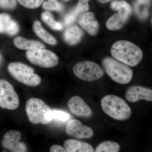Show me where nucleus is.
Wrapping results in <instances>:
<instances>
[{
  "label": "nucleus",
  "instance_id": "nucleus-1",
  "mask_svg": "<svg viewBox=\"0 0 152 152\" xmlns=\"http://www.w3.org/2000/svg\"><path fill=\"white\" fill-rule=\"evenodd\" d=\"M111 53L116 59L130 66H136L143 58L142 50L135 44L129 41L121 40L112 46Z\"/></svg>",
  "mask_w": 152,
  "mask_h": 152
},
{
  "label": "nucleus",
  "instance_id": "nucleus-2",
  "mask_svg": "<svg viewBox=\"0 0 152 152\" xmlns=\"http://www.w3.org/2000/svg\"><path fill=\"white\" fill-rule=\"evenodd\" d=\"M104 113L114 119L124 121L130 118L132 110L126 101L116 95H106L101 101Z\"/></svg>",
  "mask_w": 152,
  "mask_h": 152
},
{
  "label": "nucleus",
  "instance_id": "nucleus-3",
  "mask_svg": "<svg viewBox=\"0 0 152 152\" xmlns=\"http://www.w3.org/2000/svg\"><path fill=\"white\" fill-rule=\"evenodd\" d=\"M102 65L108 75L117 83L127 84L132 79V69L118 60L106 57L103 60Z\"/></svg>",
  "mask_w": 152,
  "mask_h": 152
},
{
  "label": "nucleus",
  "instance_id": "nucleus-4",
  "mask_svg": "<svg viewBox=\"0 0 152 152\" xmlns=\"http://www.w3.org/2000/svg\"><path fill=\"white\" fill-rule=\"evenodd\" d=\"M26 110L28 118L33 124H48L53 120L50 116L51 109L40 99L33 98L28 100Z\"/></svg>",
  "mask_w": 152,
  "mask_h": 152
},
{
  "label": "nucleus",
  "instance_id": "nucleus-5",
  "mask_svg": "<svg viewBox=\"0 0 152 152\" xmlns=\"http://www.w3.org/2000/svg\"><path fill=\"white\" fill-rule=\"evenodd\" d=\"M8 70L14 79L28 86L36 87L40 84V77L35 73L32 68L23 63H11Z\"/></svg>",
  "mask_w": 152,
  "mask_h": 152
},
{
  "label": "nucleus",
  "instance_id": "nucleus-6",
  "mask_svg": "<svg viewBox=\"0 0 152 152\" xmlns=\"http://www.w3.org/2000/svg\"><path fill=\"white\" fill-rule=\"evenodd\" d=\"M74 75L82 80L92 82L102 77L103 71L96 63L90 61H83L77 63L74 66Z\"/></svg>",
  "mask_w": 152,
  "mask_h": 152
},
{
  "label": "nucleus",
  "instance_id": "nucleus-7",
  "mask_svg": "<svg viewBox=\"0 0 152 152\" xmlns=\"http://www.w3.org/2000/svg\"><path fill=\"white\" fill-rule=\"evenodd\" d=\"M26 56L30 62L42 68L54 67L59 62L58 58L55 53L44 48L28 51Z\"/></svg>",
  "mask_w": 152,
  "mask_h": 152
},
{
  "label": "nucleus",
  "instance_id": "nucleus-8",
  "mask_svg": "<svg viewBox=\"0 0 152 152\" xmlns=\"http://www.w3.org/2000/svg\"><path fill=\"white\" fill-rule=\"evenodd\" d=\"M20 101L13 87L7 81L0 80V107L9 110L18 107Z\"/></svg>",
  "mask_w": 152,
  "mask_h": 152
},
{
  "label": "nucleus",
  "instance_id": "nucleus-9",
  "mask_svg": "<svg viewBox=\"0 0 152 152\" xmlns=\"http://www.w3.org/2000/svg\"><path fill=\"white\" fill-rule=\"evenodd\" d=\"M113 10L117 11V13L112 16L106 23L107 28L111 31L119 30L122 28L132 12L130 6L125 2L118 3L114 7Z\"/></svg>",
  "mask_w": 152,
  "mask_h": 152
},
{
  "label": "nucleus",
  "instance_id": "nucleus-10",
  "mask_svg": "<svg viewBox=\"0 0 152 152\" xmlns=\"http://www.w3.org/2000/svg\"><path fill=\"white\" fill-rule=\"evenodd\" d=\"M21 134L19 131L10 130L5 134L2 141L3 148L11 152H27V148L24 143L20 142Z\"/></svg>",
  "mask_w": 152,
  "mask_h": 152
},
{
  "label": "nucleus",
  "instance_id": "nucleus-11",
  "mask_svg": "<svg viewBox=\"0 0 152 152\" xmlns=\"http://www.w3.org/2000/svg\"><path fill=\"white\" fill-rule=\"evenodd\" d=\"M66 133L68 136L78 139H88L94 135L93 130L88 126L83 124L79 120H71L67 124Z\"/></svg>",
  "mask_w": 152,
  "mask_h": 152
},
{
  "label": "nucleus",
  "instance_id": "nucleus-12",
  "mask_svg": "<svg viewBox=\"0 0 152 152\" xmlns=\"http://www.w3.org/2000/svg\"><path fill=\"white\" fill-rule=\"evenodd\" d=\"M67 105L71 113L77 116L89 118L92 110L83 99L79 96H74L68 101Z\"/></svg>",
  "mask_w": 152,
  "mask_h": 152
},
{
  "label": "nucleus",
  "instance_id": "nucleus-13",
  "mask_svg": "<svg viewBox=\"0 0 152 152\" xmlns=\"http://www.w3.org/2000/svg\"><path fill=\"white\" fill-rule=\"evenodd\" d=\"M125 97L131 103L137 102L141 100L152 102V90L140 86H133L127 90Z\"/></svg>",
  "mask_w": 152,
  "mask_h": 152
},
{
  "label": "nucleus",
  "instance_id": "nucleus-14",
  "mask_svg": "<svg viewBox=\"0 0 152 152\" xmlns=\"http://www.w3.org/2000/svg\"><path fill=\"white\" fill-rule=\"evenodd\" d=\"M79 23L91 35L95 36L97 34L99 24L92 13L88 12L83 14L80 18Z\"/></svg>",
  "mask_w": 152,
  "mask_h": 152
},
{
  "label": "nucleus",
  "instance_id": "nucleus-15",
  "mask_svg": "<svg viewBox=\"0 0 152 152\" xmlns=\"http://www.w3.org/2000/svg\"><path fill=\"white\" fill-rule=\"evenodd\" d=\"M19 30L18 25L9 15L0 14V33H6L13 36L16 34Z\"/></svg>",
  "mask_w": 152,
  "mask_h": 152
},
{
  "label": "nucleus",
  "instance_id": "nucleus-16",
  "mask_svg": "<svg viewBox=\"0 0 152 152\" xmlns=\"http://www.w3.org/2000/svg\"><path fill=\"white\" fill-rule=\"evenodd\" d=\"M64 146L68 152H95L94 148L91 144L77 140H67L65 142Z\"/></svg>",
  "mask_w": 152,
  "mask_h": 152
},
{
  "label": "nucleus",
  "instance_id": "nucleus-17",
  "mask_svg": "<svg viewBox=\"0 0 152 152\" xmlns=\"http://www.w3.org/2000/svg\"><path fill=\"white\" fill-rule=\"evenodd\" d=\"M13 42L15 46L22 50H32L37 49H43L45 48L43 44L38 41L26 39L20 37L15 38Z\"/></svg>",
  "mask_w": 152,
  "mask_h": 152
},
{
  "label": "nucleus",
  "instance_id": "nucleus-18",
  "mask_svg": "<svg viewBox=\"0 0 152 152\" xmlns=\"http://www.w3.org/2000/svg\"><path fill=\"white\" fill-rule=\"evenodd\" d=\"M82 30L77 26H72L68 28L65 32V40L70 45H75L78 42L83 36Z\"/></svg>",
  "mask_w": 152,
  "mask_h": 152
},
{
  "label": "nucleus",
  "instance_id": "nucleus-19",
  "mask_svg": "<svg viewBox=\"0 0 152 152\" xmlns=\"http://www.w3.org/2000/svg\"><path fill=\"white\" fill-rule=\"evenodd\" d=\"M33 29L37 36L47 44L52 45H56V39L44 28L40 22L38 21L35 22L33 25Z\"/></svg>",
  "mask_w": 152,
  "mask_h": 152
},
{
  "label": "nucleus",
  "instance_id": "nucleus-20",
  "mask_svg": "<svg viewBox=\"0 0 152 152\" xmlns=\"http://www.w3.org/2000/svg\"><path fill=\"white\" fill-rule=\"evenodd\" d=\"M89 10L88 3H81L79 2L77 6L66 15L64 19L66 25L72 23L80 14L86 12Z\"/></svg>",
  "mask_w": 152,
  "mask_h": 152
},
{
  "label": "nucleus",
  "instance_id": "nucleus-21",
  "mask_svg": "<svg viewBox=\"0 0 152 152\" xmlns=\"http://www.w3.org/2000/svg\"><path fill=\"white\" fill-rule=\"evenodd\" d=\"M150 0H137L134 6L136 15L141 19L146 18L149 15Z\"/></svg>",
  "mask_w": 152,
  "mask_h": 152
},
{
  "label": "nucleus",
  "instance_id": "nucleus-22",
  "mask_svg": "<svg viewBox=\"0 0 152 152\" xmlns=\"http://www.w3.org/2000/svg\"><path fill=\"white\" fill-rule=\"evenodd\" d=\"M120 148V145L116 142L112 141H107L102 142L98 145L95 151L96 152H118Z\"/></svg>",
  "mask_w": 152,
  "mask_h": 152
},
{
  "label": "nucleus",
  "instance_id": "nucleus-23",
  "mask_svg": "<svg viewBox=\"0 0 152 152\" xmlns=\"http://www.w3.org/2000/svg\"><path fill=\"white\" fill-rule=\"evenodd\" d=\"M42 19L50 27L55 30L62 29L63 26L59 22L56 21L52 14L48 12H45L42 14Z\"/></svg>",
  "mask_w": 152,
  "mask_h": 152
},
{
  "label": "nucleus",
  "instance_id": "nucleus-24",
  "mask_svg": "<svg viewBox=\"0 0 152 152\" xmlns=\"http://www.w3.org/2000/svg\"><path fill=\"white\" fill-rule=\"evenodd\" d=\"M43 7L48 11H61L63 9V6L57 0H48L43 4Z\"/></svg>",
  "mask_w": 152,
  "mask_h": 152
},
{
  "label": "nucleus",
  "instance_id": "nucleus-25",
  "mask_svg": "<svg viewBox=\"0 0 152 152\" xmlns=\"http://www.w3.org/2000/svg\"><path fill=\"white\" fill-rule=\"evenodd\" d=\"M52 119H55L61 121H66L70 118V115L62 111L52 110L50 113Z\"/></svg>",
  "mask_w": 152,
  "mask_h": 152
},
{
  "label": "nucleus",
  "instance_id": "nucleus-26",
  "mask_svg": "<svg viewBox=\"0 0 152 152\" xmlns=\"http://www.w3.org/2000/svg\"><path fill=\"white\" fill-rule=\"evenodd\" d=\"M25 8L29 9L37 8L43 3L44 0H17Z\"/></svg>",
  "mask_w": 152,
  "mask_h": 152
},
{
  "label": "nucleus",
  "instance_id": "nucleus-27",
  "mask_svg": "<svg viewBox=\"0 0 152 152\" xmlns=\"http://www.w3.org/2000/svg\"><path fill=\"white\" fill-rule=\"evenodd\" d=\"M17 5V0H0V8L12 10Z\"/></svg>",
  "mask_w": 152,
  "mask_h": 152
},
{
  "label": "nucleus",
  "instance_id": "nucleus-28",
  "mask_svg": "<svg viewBox=\"0 0 152 152\" xmlns=\"http://www.w3.org/2000/svg\"><path fill=\"white\" fill-rule=\"evenodd\" d=\"M50 152H66V149L64 147L58 145H53L50 148Z\"/></svg>",
  "mask_w": 152,
  "mask_h": 152
},
{
  "label": "nucleus",
  "instance_id": "nucleus-29",
  "mask_svg": "<svg viewBox=\"0 0 152 152\" xmlns=\"http://www.w3.org/2000/svg\"><path fill=\"white\" fill-rule=\"evenodd\" d=\"M100 2L102 3H106L110 1H112V0H98Z\"/></svg>",
  "mask_w": 152,
  "mask_h": 152
},
{
  "label": "nucleus",
  "instance_id": "nucleus-30",
  "mask_svg": "<svg viewBox=\"0 0 152 152\" xmlns=\"http://www.w3.org/2000/svg\"><path fill=\"white\" fill-rule=\"evenodd\" d=\"M80 2L81 3H88L89 0H79Z\"/></svg>",
  "mask_w": 152,
  "mask_h": 152
},
{
  "label": "nucleus",
  "instance_id": "nucleus-31",
  "mask_svg": "<svg viewBox=\"0 0 152 152\" xmlns=\"http://www.w3.org/2000/svg\"><path fill=\"white\" fill-rule=\"evenodd\" d=\"M62 1H64V2H68L69 1H70V0H62Z\"/></svg>",
  "mask_w": 152,
  "mask_h": 152
},
{
  "label": "nucleus",
  "instance_id": "nucleus-32",
  "mask_svg": "<svg viewBox=\"0 0 152 152\" xmlns=\"http://www.w3.org/2000/svg\"><path fill=\"white\" fill-rule=\"evenodd\" d=\"M1 55H0V61H1Z\"/></svg>",
  "mask_w": 152,
  "mask_h": 152
}]
</instances>
